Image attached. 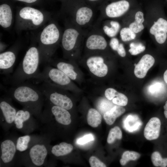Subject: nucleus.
<instances>
[{"mask_svg":"<svg viewBox=\"0 0 167 167\" xmlns=\"http://www.w3.org/2000/svg\"><path fill=\"white\" fill-rule=\"evenodd\" d=\"M65 0H63V1H64Z\"/></svg>","mask_w":167,"mask_h":167,"instance_id":"obj_46","label":"nucleus"},{"mask_svg":"<svg viewBox=\"0 0 167 167\" xmlns=\"http://www.w3.org/2000/svg\"><path fill=\"white\" fill-rule=\"evenodd\" d=\"M78 62L65 59H51L46 64L62 71L72 81L81 86L85 82L83 72L79 67Z\"/></svg>","mask_w":167,"mask_h":167,"instance_id":"obj_10","label":"nucleus"},{"mask_svg":"<svg viewBox=\"0 0 167 167\" xmlns=\"http://www.w3.org/2000/svg\"><path fill=\"white\" fill-rule=\"evenodd\" d=\"M129 7V3L127 1L119 0L112 2L105 6L101 5L99 8L107 17L116 18L124 15L128 10Z\"/></svg>","mask_w":167,"mask_h":167,"instance_id":"obj_15","label":"nucleus"},{"mask_svg":"<svg viewBox=\"0 0 167 167\" xmlns=\"http://www.w3.org/2000/svg\"><path fill=\"white\" fill-rule=\"evenodd\" d=\"M101 116L98 110L93 108L88 110L87 121L89 125L93 127H97L101 123Z\"/></svg>","mask_w":167,"mask_h":167,"instance_id":"obj_25","label":"nucleus"},{"mask_svg":"<svg viewBox=\"0 0 167 167\" xmlns=\"http://www.w3.org/2000/svg\"><path fill=\"white\" fill-rule=\"evenodd\" d=\"M158 84L155 83L150 86L149 88V91L150 93L152 94H155L158 92L160 87V85Z\"/></svg>","mask_w":167,"mask_h":167,"instance_id":"obj_42","label":"nucleus"},{"mask_svg":"<svg viewBox=\"0 0 167 167\" xmlns=\"http://www.w3.org/2000/svg\"><path fill=\"white\" fill-rule=\"evenodd\" d=\"M129 28L135 33H138L143 29L144 26L143 23L135 21L130 24Z\"/></svg>","mask_w":167,"mask_h":167,"instance_id":"obj_36","label":"nucleus"},{"mask_svg":"<svg viewBox=\"0 0 167 167\" xmlns=\"http://www.w3.org/2000/svg\"><path fill=\"white\" fill-rule=\"evenodd\" d=\"M73 149V147L71 144L62 142L53 146L51 148L50 152L54 156L59 157L68 154Z\"/></svg>","mask_w":167,"mask_h":167,"instance_id":"obj_23","label":"nucleus"},{"mask_svg":"<svg viewBox=\"0 0 167 167\" xmlns=\"http://www.w3.org/2000/svg\"><path fill=\"white\" fill-rule=\"evenodd\" d=\"M33 115L30 111L25 108L17 111L14 122L16 128L23 132L28 131V129L33 130L35 123Z\"/></svg>","mask_w":167,"mask_h":167,"instance_id":"obj_16","label":"nucleus"},{"mask_svg":"<svg viewBox=\"0 0 167 167\" xmlns=\"http://www.w3.org/2000/svg\"><path fill=\"white\" fill-rule=\"evenodd\" d=\"M122 133L120 128L115 126L110 129L107 138V142L109 144L113 143L116 139H121Z\"/></svg>","mask_w":167,"mask_h":167,"instance_id":"obj_30","label":"nucleus"},{"mask_svg":"<svg viewBox=\"0 0 167 167\" xmlns=\"http://www.w3.org/2000/svg\"><path fill=\"white\" fill-rule=\"evenodd\" d=\"M135 21L140 23H143L144 21L143 13L141 11H138L135 14Z\"/></svg>","mask_w":167,"mask_h":167,"instance_id":"obj_40","label":"nucleus"},{"mask_svg":"<svg viewBox=\"0 0 167 167\" xmlns=\"http://www.w3.org/2000/svg\"><path fill=\"white\" fill-rule=\"evenodd\" d=\"M9 96L39 117L45 98L39 87L25 82L13 86L7 91Z\"/></svg>","mask_w":167,"mask_h":167,"instance_id":"obj_1","label":"nucleus"},{"mask_svg":"<svg viewBox=\"0 0 167 167\" xmlns=\"http://www.w3.org/2000/svg\"><path fill=\"white\" fill-rule=\"evenodd\" d=\"M109 101L104 97H100L98 98L97 104L98 109L100 111H103L105 113L113 107H111V104Z\"/></svg>","mask_w":167,"mask_h":167,"instance_id":"obj_32","label":"nucleus"},{"mask_svg":"<svg viewBox=\"0 0 167 167\" xmlns=\"http://www.w3.org/2000/svg\"><path fill=\"white\" fill-rule=\"evenodd\" d=\"M19 1L24 2L28 3H33L37 1V0H16Z\"/></svg>","mask_w":167,"mask_h":167,"instance_id":"obj_43","label":"nucleus"},{"mask_svg":"<svg viewBox=\"0 0 167 167\" xmlns=\"http://www.w3.org/2000/svg\"><path fill=\"white\" fill-rule=\"evenodd\" d=\"M120 43L118 38L112 37L110 40L109 45L111 49L114 51H117L119 46Z\"/></svg>","mask_w":167,"mask_h":167,"instance_id":"obj_38","label":"nucleus"},{"mask_svg":"<svg viewBox=\"0 0 167 167\" xmlns=\"http://www.w3.org/2000/svg\"><path fill=\"white\" fill-rule=\"evenodd\" d=\"M151 159L153 164L156 167H165L167 166V158H163L157 151L152 154Z\"/></svg>","mask_w":167,"mask_h":167,"instance_id":"obj_29","label":"nucleus"},{"mask_svg":"<svg viewBox=\"0 0 167 167\" xmlns=\"http://www.w3.org/2000/svg\"><path fill=\"white\" fill-rule=\"evenodd\" d=\"M120 37L123 41H128L135 39V33L129 28L125 27L121 29L120 32Z\"/></svg>","mask_w":167,"mask_h":167,"instance_id":"obj_31","label":"nucleus"},{"mask_svg":"<svg viewBox=\"0 0 167 167\" xmlns=\"http://www.w3.org/2000/svg\"><path fill=\"white\" fill-rule=\"evenodd\" d=\"M163 78L164 81L167 84V69L165 71L164 74Z\"/></svg>","mask_w":167,"mask_h":167,"instance_id":"obj_45","label":"nucleus"},{"mask_svg":"<svg viewBox=\"0 0 167 167\" xmlns=\"http://www.w3.org/2000/svg\"><path fill=\"white\" fill-rule=\"evenodd\" d=\"M88 4L95 8L99 7L104 3V0H82Z\"/></svg>","mask_w":167,"mask_h":167,"instance_id":"obj_39","label":"nucleus"},{"mask_svg":"<svg viewBox=\"0 0 167 167\" xmlns=\"http://www.w3.org/2000/svg\"><path fill=\"white\" fill-rule=\"evenodd\" d=\"M155 61L154 58L150 55H143L135 66L134 72L135 76L139 78L144 77L148 71L154 65Z\"/></svg>","mask_w":167,"mask_h":167,"instance_id":"obj_19","label":"nucleus"},{"mask_svg":"<svg viewBox=\"0 0 167 167\" xmlns=\"http://www.w3.org/2000/svg\"><path fill=\"white\" fill-rule=\"evenodd\" d=\"M32 140L31 136L27 135L19 137L16 141V146L17 151H24L28 149L31 145Z\"/></svg>","mask_w":167,"mask_h":167,"instance_id":"obj_26","label":"nucleus"},{"mask_svg":"<svg viewBox=\"0 0 167 167\" xmlns=\"http://www.w3.org/2000/svg\"><path fill=\"white\" fill-rule=\"evenodd\" d=\"M33 79L37 82L49 84L74 93H81L84 92L62 71L48 64H45L43 71Z\"/></svg>","mask_w":167,"mask_h":167,"instance_id":"obj_7","label":"nucleus"},{"mask_svg":"<svg viewBox=\"0 0 167 167\" xmlns=\"http://www.w3.org/2000/svg\"><path fill=\"white\" fill-rule=\"evenodd\" d=\"M110 27L107 25H104L102 27L104 32L108 36L110 37L115 36L119 32L120 25L117 21H111L110 22Z\"/></svg>","mask_w":167,"mask_h":167,"instance_id":"obj_27","label":"nucleus"},{"mask_svg":"<svg viewBox=\"0 0 167 167\" xmlns=\"http://www.w3.org/2000/svg\"><path fill=\"white\" fill-rule=\"evenodd\" d=\"M94 139V137L92 135L88 134L78 139L77 141V143L79 144L83 145L93 140Z\"/></svg>","mask_w":167,"mask_h":167,"instance_id":"obj_37","label":"nucleus"},{"mask_svg":"<svg viewBox=\"0 0 167 167\" xmlns=\"http://www.w3.org/2000/svg\"><path fill=\"white\" fill-rule=\"evenodd\" d=\"M141 155L137 152L133 151H127L122 154L120 162L122 165H125L130 161H136L138 159Z\"/></svg>","mask_w":167,"mask_h":167,"instance_id":"obj_28","label":"nucleus"},{"mask_svg":"<svg viewBox=\"0 0 167 167\" xmlns=\"http://www.w3.org/2000/svg\"><path fill=\"white\" fill-rule=\"evenodd\" d=\"M21 47L18 43L0 54V69L1 73L7 75L12 72L18 53Z\"/></svg>","mask_w":167,"mask_h":167,"instance_id":"obj_13","label":"nucleus"},{"mask_svg":"<svg viewBox=\"0 0 167 167\" xmlns=\"http://www.w3.org/2000/svg\"><path fill=\"white\" fill-rule=\"evenodd\" d=\"M13 20L12 11L11 6L6 3L0 6V25L3 28L9 29L11 26Z\"/></svg>","mask_w":167,"mask_h":167,"instance_id":"obj_21","label":"nucleus"},{"mask_svg":"<svg viewBox=\"0 0 167 167\" xmlns=\"http://www.w3.org/2000/svg\"><path fill=\"white\" fill-rule=\"evenodd\" d=\"M62 32L57 22L51 19L39 34L37 39L40 63L46 64L60 45Z\"/></svg>","mask_w":167,"mask_h":167,"instance_id":"obj_3","label":"nucleus"},{"mask_svg":"<svg viewBox=\"0 0 167 167\" xmlns=\"http://www.w3.org/2000/svg\"><path fill=\"white\" fill-rule=\"evenodd\" d=\"M128 101L126 96L124 94L119 92H118L116 96L112 100L113 104L122 106L126 105Z\"/></svg>","mask_w":167,"mask_h":167,"instance_id":"obj_33","label":"nucleus"},{"mask_svg":"<svg viewBox=\"0 0 167 167\" xmlns=\"http://www.w3.org/2000/svg\"><path fill=\"white\" fill-rule=\"evenodd\" d=\"M40 55L38 46L32 44L26 51L23 60L10 79L9 83L13 86L33 79L39 72Z\"/></svg>","mask_w":167,"mask_h":167,"instance_id":"obj_5","label":"nucleus"},{"mask_svg":"<svg viewBox=\"0 0 167 167\" xmlns=\"http://www.w3.org/2000/svg\"><path fill=\"white\" fill-rule=\"evenodd\" d=\"M107 46V42L102 34L101 30L94 28L88 32L85 36L83 47L84 54L105 52Z\"/></svg>","mask_w":167,"mask_h":167,"instance_id":"obj_12","label":"nucleus"},{"mask_svg":"<svg viewBox=\"0 0 167 167\" xmlns=\"http://www.w3.org/2000/svg\"><path fill=\"white\" fill-rule=\"evenodd\" d=\"M125 109L118 105L114 106L104 114L103 118L106 123L109 125L113 124L118 117L125 111Z\"/></svg>","mask_w":167,"mask_h":167,"instance_id":"obj_22","label":"nucleus"},{"mask_svg":"<svg viewBox=\"0 0 167 167\" xmlns=\"http://www.w3.org/2000/svg\"><path fill=\"white\" fill-rule=\"evenodd\" d=\"M124 123L126 130L130 132L138 130L142 124V122L137 116L131 114L127 116Z\"/></svg>","mask_w":167,"mask_h":167,"instance_id":"obj_24","label":"nucleus"},{"mask_svg":"<svg viewBox=\"0 0 167 167\" xmlns=\"http://www.w3.org/2000/svg\"><path fill=\"white\" fill-rule=\"evenodd\" d=\"M89 163L91 167H106V166L96 157L92 156L89 159Z\"/></svg>","mask_w":167,"mask_h":167,"instance_id":"obj_35","label":"nucleus"},{"mask_svg":"<svg viewBox=\"0 0 167 167\" xmlns=\"http://www.w3.org/2000/svg\"><path fill=\"white\" fill-rule=\"evenodd\" d=\"M0 149L1 163L6 166L11 165L16 157V142L11 139H6L1 143Z\"/></svg>","mask_w":167,"mask_h":167,"instance_id":"obj_17","label":"nucleus"},{"mask_svg":"<svg viewBox=\"0 0 167 167\" xmlns=\"http://www.w3.org/2000/svg\"><path fill=\"white\" fill-rule=\"evenodd\" d=\"M130 49L129 52L132 55H137L144 51L145 46L141 43H131L130 44Z\"/></svg>","mask_w":167,"mask_h":167,"instance_id":"obj_34","label":"nucleus"},{"mask_svg":"<svg viewBox=\"0 0 167 167\" xmlns=\"http://www.w3.org/2000/svg\"><path fill=\"white\" fill-rule=\"evenodd\" d=\"M11 98L4 97L0 99V109L2 123L6 129H8L14 124L17 111L11 103Z\"/></svg>","mask_w":167,"mask_h":167,"instance_id":"obj_14","label":"nucleus"},{"mask_svg":"<svg viewBox=\"0 0 167 167\" xmlns=\"http://www.w3.org/2000/svg\"><path fill=\"white\" fill-rule=\"evenodd\" d=\"M163 107L164 109V114L165 117L167 119V101H166Z\"/></svg>","mask_w":167,"mask_h":167,"instance_id":"obj_44","label":"nucleus"},{"mask_svg":"<svg viewBox=\"0 0 167 167\" xmlns=\"http://www.w3.org/2000/svg\"><path fill=\"white\" fill-rule=\"evenodd\" d=\"M150 32L154 36L157 43H164L167 38V20L162 18H159L150 28Z\"/></svg>","mask_w":167,"mask_h":167,"instance_id":"obj_18","label":"nucleus"},{"mask_svg":"<svg viewBox=\"0 0 167 167\" xmlns=\"http://www.w3.org/2000/svg\"><path fill=\"white\" fill-rule=\"evenodd\" d=\"M65 24L60 45L63 58L78 62L81 57L84 38L88 32L67 21Z\"/></svg>","mask_w":167,"mask_h":167,"instance_id":"obj_2","label":"nucleus"},{"mask_svg":"<svg viewBox=\"0 0 167 167\" xmlns=\"http://www.w3.org/2000/svg\"><path fill=\"white\" fill-rule=\"evenodd\" d=\"M118 54L122 57H124L126 55V52L123 45L122 43H120L117 50Z\"/></svg>","mask_w":167,"mask_h":167,"instance_id":"obj_41","label":"nucleus"},{"mask_svg":"<svg viewBox=\"0 0 167 167\" xmlns=\"http://www.w3.org/2000/svg\"><path fill=\"white\" fill-rule=\"evenodd\" d=\"M105 52L84 54L78 61L87 71L94 84L101 85L109 73Z\"/></svg>","mask_w":167,"mask_h":167,"instance_id":"obj_6","label":"nucleus"},{"mask_svg":"<svg viewBox=\"0 0 167 167\" xmlns=\"http://www.w3.org/2000/svg\"><path fill=\"white\" fill-rule=\"evenodd\" d=\"M63 2L65 7L62 12L67 16L65 21L87 31L85 29L91 24L94 18V8L82 0H66Z\"/></svg>","mask_w":167,"mask_h":167,"instance_id":"obj_4","label":"nucleus"},{"mask_svg":"<svg viewBox=\"0 0 167 167\" xmlns=\"http://www.w3.org/2000/svg\"><path fill=\"white\" fill-rule=\"evenodd\" d=\"M51 19L50 13L31 7H24L16 13L15 29L18 32L35 29Z\"/></svg>","mask_w":167,"mask_h":167,"instance_id":"obj_8","label":"nucleus"},{"mask_svg":"<svg viewBox=\"0 0 167 167\" xmlns=\"http://www.w3.org/2000/svg\"><path fill=\"white\" fill-rule=\"evenodd\" d=\"M161 122L157 117H153L149 120L144 130V135L147 140H152L159 137L161 128Z\"/></svg>","mask_w":167,"mask_h":167,"instance_id":"obj_20","label":"nucleus"},{"mask_svg":"<svg viewBox=\"0 0 167 167\" xmlns=\"http://www.w3.org/2000/svg\"><path fill=\"white\" fill-rule=\"evenodd\" d=\"M38 87L45 100L52 104L69 111L73 108V102L69 91L45 83H42Z\"/></svg>","mask_w":167,"mask_h":167,"instance_id":"obj_9","label":"nucleus"},{"mask_svg":"<svg viewBox=\"0 0 167 167\" xmlns=\"http://www.w3.org/2000/svg\"><path fill=\"white\" fill-rule=\"evenodd\" d=\"M47 143L38 141L31 145L26 154L23 156L24 163L30 166L41 167L43 165L49 153V145Z\"/></svg>","mask_w":167,"mask_h":167,"instance_id":"obj_11","label":"nucleus"}]
</instances>
